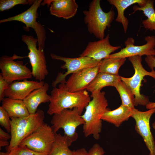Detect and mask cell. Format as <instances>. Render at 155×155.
Wrapping results in <instances>:
<instances>
[{
  "label": "cell",
  "mask_w": 155,
  "mask_h": 155,
  "mask_svg": "<svg viewBox=\"0 0 155 155\" xmlns=\"http://www.w3.org/2000/svg\"><path fill=\"white\" fill-rule=\"evenodd\" d=\"M50 103L47 111L50 115L59 113L66 109L77 108L81 115L84 110L90 101V97L87 90L71 92L65 84L60 83L58 88L54 87L51 92Z\"/></svg>",
  "instance_id": "cell-1"
},
{
  "label": "cell",
  "mask_w": 155,
  "mask_h": 155,
  "mask_svg": "<svg viewBox=\"0 0 155 155\" xmlns=\"http://www.w3.org/2000/svg\"><path fill=\"white\" fill-rule=\"evenodd\" d=\"M105 94V92L101 91L92 94L90 97L92 99L86 107L84 114L81 115L84 121L83 132L86 137L92 135L97 140L100 138L102 125V118L108 105Z\"/></svg>",
  "instance_id": "cell-2"
},
{
  "label": "cell",
  "mask_w": 155,
  "mask_h": 155,
  "mask_svg": "<svg viewBox=\"0 0 155 155\" xmlns=\"http://www.w3.org/2000/svg\"><path fill=\"white\" fill-rule=\"evenodd\" d=\"M43 111L38 109L34 114L22 118H10L11 137L7 152H10L18 147L21 142L37 129L44 122Z\"/></svg>",
  "instance_id": "cell-3"
},
{
  "label": "cell",
  "mask_w": 155,
  "mask_h": 155,
  "mask_svg": "<svg viewBox=\"0 0 155 155\" xmlns=\"http://www.w3.org/2000/svg\"><path fill=\"white\" fill-rule=\"evenodd\" d=\"M100 0H93L89 4L88 10L83 11L84 22L87 25L88 32L99 40L104 38L106 28H109L113 20L115 13L111 9L108 12L102 9Z\"/></svg>",
  "instance_id": "cell-4"
},
{
  "label": "cell",
  "mask_w": 155,
  "mask_h": 155,
  "mask_svg": "<svg viewBox=\"0 0 155 155\" xmlns=\"http://www.w3.org/2000/svg\"><path fill=\"white\" fill-rule=\"evenodd\" d=\"M51 127L54 133L62 129L66 135L72 143L77 140L78 134L77 128L83 125L84 121L77 108L66 109L53 115L51 119Z\"/></svg>",
  "instance_id": "cell-5"
},
{
  "label": "cell",
  "mask_w": 155,
  "mask_h": 155,
  "mask_svg": "<svg viewBox=\"0 0 155 155\" xmlns=\"http://www.w3.org/2000/svg\"><path fill=\"white\" fill-rule=\"evenodd\" d=\"M135 70L133 75L130 78L121 76V80L130 89L135 96V106H146L149 102L148 97L141 94L140 87L142 81L146 76H149L155 79V71H146L142 63V56L136 55L128 57Z\"/></svg>",
  "instance_id": "cell-6"
},
{
  "label": "cell",
  "mask_w": 155,
  "mask_h": 155,
  "mask_svg": "<svg viewBox=\"0 0 155 155\" xmlns=\"http://www.w3.org/2000/svg\"><path fill=\"white\" fill-rule=\"evenodd\" d=\"M42 1L34 0L31 6L24 11L16 15L1 20L0 23L17 21L22 22L25 25L26 30L32 28L35 31L37 35L38 49L44 50L46 38V30L43 25L36 21L37 10Z\"/></svg>",
  "instance_id": "cell-7"
},
{
  "label": "cell",
  "mask_w": 155,
  "mask_h": 155,
  "mask_svg": "<svg viewBox=\"0 0 155 155\" xmlns=\"http://www.w3.org/2000/svg\"><path fill=\"white\" fill-rule=\"evenodd\" d=\"M22 40L29 51L27 56L32 67V77L38 81H43L49 73L44 50L37 48L38 40L32 36L23 35Z\"/></svg>",
  "instance_id": "cell-8"
},
{
  "label": "cell",
  "mask_w": 155,
  "mask_h": 155,
  "mask_svg": "<svg viewBox=\"0 0 155 155\" xmlns=\"http://www.w3.org/2000/svg\"><path fill=\"white\" fill-rule=\"evenodd\" d=\"M14 54L12 56L3 55L0 58V73L8 83L30 79L32 77V71L22 61H15L16 59L23 58Z\"/></svg>",
  "instance_id": "cell-9"
},
{
  "label": "cell",
  "mask_w": 155,
  "mask_h": 155,
  "mask_svg": "<svg viewBox=\"0 0 155 155\" xmlns=\"http://www.w3.org/2000/svg\"><path fill=\"white\" fill-rule=\"evenodd\" d=\"M55 133L51 127L44 123L23 140L19 146H25L35 151L49 155L55 140Z\"/></svg>",
  "instance_id": "cell-10"
},
{
  "label": "cell",
  "mask_w": 155,
  "mask_h": 155,
  "mask_svg": "<svg viewBox=\"0 0 155 155\" xmlns=\"http://www.w3.org/2000/svg\"><path fill=\"white\" fill-rule=\"evenodd\" d=\"M50 56L53 59L63 61L64 63L61 66V67L67 69V71L64 73L62 72L58 73L55 79L52 83V86L53 88L56 87L59 84L65 83V78L69 74H72L84 69L99 66L101 61L87 57L71 58L60 56L53 53H51Z\"/></svg>",
  "instance_id": "cell-11"
},
{
  "label": "cell",
  "mask_w": 155,
  "mask_h": 155,
  "mask_svg": "<svg viewBox=\"0 0 155 155\" xmlns=\"http://www.w3.org/2000/svg\"><path fill=\"white\" fill-rule=\"evenodd\" d=\"M155 113V108L145 111L135 108L131 115L135 121V130L143 139L149 151V155H155V141L150 125V118Z\"/></svg>",
  "instance_id": "cell-12"
},
{
  "label": "cell",
  "mask_w": 155,
  "mask_h": 155,
  "mask_svg": "<svg viewBox=\"0 0 155 155\" xmlns=\"http://www.w3.org/2000/svg\"><path fill=\"white\" fill-rule=\"evenodd\" d=\"M145 39L146 42L145 44L137 46L134 45L133 38H128L125 42V47L117 53L111 54L108 57L126 58L136 55L155 56V36H147Z\"/></svg>",
  "instance_id": "cell-13"
},
{
  "label": "cell",
  "mask_w": 155,
  "mask_h": 155,
  "mask_svg": "<svg viewBox=\"0 0 155 155\" xmlns=\"http://www.w3.org/2000/svg\"><path fill=\"white\" fill-rule=\"evenodd\" d=\"M109 35L97 41L89 42L80 57H87L101 61L108 58L111 53L121 48L112 45L109 41Z\"/></svg>",
  "instance_id": "cell-14"
},
{
  "label": "cell",
  "mask_w": 155,
  "mask_h": 155,
  "mask_svg": "<svg viewBox=\"0 0 155 155\" xmlns=\"http://www.w3.org/2000/svg\"><path fill=\"white\" fill-rule=\"evenodd\" d=\"M99 65L84 69L72 74L65 83L71 92L86 89L99 72Z\"/></svg>",
  "instance_id": "cell-15"
},
{
  "label": "cell",
  "mask_w": 155,
  "mask_h": 155,
  "mask_svg": "<svg viewBox=\"0 0 155 155\" xmlns=\"http://www.w3.org/2000/svg\"><path fill=\"white\" fill-rule=\"evenodd\" d=\"M45 82L29 81H15L10 83L5 92V97L23 100L34 90L42 87Z\"/></svg>",
  "instance_id": "cell-16"
},
{
  "label": "cell",
  "mask_w": 155,
  "mask_h": 155,
  "mask_svg": "<svg viewBox=\"0 0 155 155\" xmlns=\"http://www.w3.org/2000/svg\"><path fill=\"white\" fill-rule=\"evenodd\" d=\"M41 4L50 5L51 14L67 20L75 15L78 7L75 0H45Z\"/></svg>",
  "instance_id": "cell-17"
},
{
  "label": "cell",
  "mask_w": 155,
  "mask_h": 155,
  "mask_svg": "<svg viewBox=\"0 0 155 155\" xmlns=\"http://www.w3.org/2000/svg\"><path fill=\"white\" fill-rule=\"evenodd\" d=\"M49 87L48 84L44 82L42 87L33 90L23 100L30 114H35L40 104L49 102L51 96L47 93Z\"/></svg>",
  "instance_id": "cell-18"
},
{
  "label": "cell",
  "mask_w": 155,
  "mask_h": 155,
  "mask_svg": "<svg viewBox=\"0 0 155 155\" xmlns=\"http://www.w3.org/2000/svg\"><path fill=\"white\" fill-rule=\"evenodd\" d=\"M1 106L10 118H22L30 115L23 100L6 97L1 101Z\"/></svg>",
  "instance_id": "cell-19"
},
{
  "label": "cell",
  "mask_w": 155,
  "mask_h": 155,
  "mask_svg": "<svg viewBox=\"0 0 155 155\" xmlns=\"http://www.w3.org/2000/svg\"><path fill=\"white\" fill-rule=\"evenodd\" d=\"M110 4L114 6L117 11L116 21L123 25L124 32H127L129 25V20L124 15L125 10L130 6L136 3L140 7L144 6L147 0H108Z\"/></svg>",
  "instance_id": "cell-20"
},
{
  "label": "cell",
  "mask_w": 155,
  "mask_h": 155,
  "mask_svg": "<svg viewBox=\"0 0 155 155\" xmlns=\"http://www.w3.org/2000/svg\"><path fill=\"white\" fill-rule=\"evenodd\" d=\"M121 80V76L110 74L98 72L88 86L86 90L91 93L100 91L103 88L107 86L115 87L117 83Z\"/></svg>",
  "instance_id": "cell-21"
},
{
  "label": "cell",
  "mask_w": 155,
  "mask_h": 155,
  "mask_svg": "<svg viewBox=\"0 0 155 155\" xmlns=\"http://www.w3.org/2000/svg\"><path fill=\"white\" fill-rule=\"evenodd\" d=\"M132 111L122 104L113 110L108 108L102 119L119 127L123 122L128 120L131 117Z\"/></svg>",
  "instance_id": "cell-22"
},
{
  "label": "cell",
  "mask_w": 155,
  "mask_h": 155,
  "mask_svg": "<svg viewBox=\"0 0 155 155\" xmlns=\"http://www.w3.org/2000/svg\"><path fill=\"white\" fill-rule=\"evenodd\" d=\"M154 3V0H147L145 5L142 7L135 5L133 7L134 11L131 14L137 11H143L147 17L146 19L142 22L144 27L147 30L154 31L155 32V11Z\"/></svg>",
  "instance_id": "cell-23"
},
{
  "label": "cell",
  "mask_w": 155,
  "mask_h": 155,
  "mask_svg": "<svg viewBox=\"0 0 155 155\" xmlns=\"http://www.w3.org/2000/svg\"><path fill=\"white\" fill-rule=\"evenodd\" d=\"M55 140L51 151L48 155H71L73 151L69 148L72 144L65 135L55 133Z\"/></svg>",
  "instance_id": "cell-24"
},
{
  "label": "cell",
  "mask_w": 155,
  "mask_h": 155,
  "mask_svg": "<svg viewBox=\"0 0 155 155\" xmlns=\"http://www.w3.org/2000/svg\"><path fill=\"white\" fill-rule=\"evenodd\" d=\"M126 58L119 57H108L102 59L99 65V72L119 75V71L123 65Z\"/></svg>",
  "instance_id": "cell-25"
},
{
  "label": "cell",
  "mask_w": 155,
  "mask_h": 155,
  "mask_svg": "<svg viewBox=\"0 0 155 155\" xmlns=\"http://www.w3.org/2000/svg\"><path fill=\"white\" fill-rule=\"evenodd\" d=\"M115 87L118 92L121 99V104L133 110L135 108V96L130 89L121 80Z\"/></svg>",
  "instance_id": "cell-26"
},
{
  "label": "cell",
  "mask_w": 155,
  "mask_h": 155,
  "mask_svg": "<svg viewBox=\"0 0 155 155\" xmlns=\"http://www.w3.org/2000/svg\"><path fill=\"white\" fill-rule=\"evenodd\" d=\"M34 0H0V11L10 9L18 5H32Z\"/></svg>",
  "instance_id": "cell-27"
},
{
  "label": "cell",
  "mask_w": 155,
  "mask_h": 155,
  "mask_svg": "<svg viewBox=\"0 0 155 155\" xmlns=\"http://www.w3.org/2000/svg\"><path fill=\"white\" fill-rule=\"evenodd\" d=\"M7 112L1 106H0V125L8 133L11 130V119Z\"/></svg>",
  "instance_id": "cell-28"
},
{
  "label": "cell",
  "mask_w": 155,
  "mask_h": 155,
  "mask_svg": "<svg viewBox=\"0 0 155 155\" xmlns=\"http://www.w3.org/2000/svg\"><path fill=\"white\" fill-rule=\"evenodd\" d=\"M10 152L14 155H48L35 151L26 146H19Z\"/></svg>",
  "instance_id": "cell-29"
},
{
  "label": "cell",
  "mask_w": 155,
  "mask_h": 155,
  "mask_svg": "<svg viewBox=\"0 0 155 155\" xmlns=\"http://www.w3.org/2000/svg\"><path fill=\"white\" fill-rule=\"evenodd\" d=\"M105 153L103 148L99 144L96 143L89 150L87 155H103Z\"/></svg>",
  "instance_id": "cell-30"
},
{
  "label": "cell",
  "mask_w": 155,
  "mask_h": 155,
  "mask_svg": "<svg viewBox=\"0 0 155 155\" xmlns=\"http://www.w3.org/2000/svg\"><path fill=\"white\" fill-rule=\"evenodd\" d=\"M9 83L7 82L0 74V101L5 98V92Z\"/></svg>",
  "instance_id": "cell-31"
},
{
  "label": "cell",
  "mask_w": 155,
  "mask_h": 155,
  "mask_svg": "<svg viewBox=\"0 0 155 155\" xmlns=\"http://www.w3.org/2000/svg\"><path fill=\"white\" fill-rule=\"evenodd\" d=\"M145 61L151 70L155 68V56H147L145 58Z\"/></svg>",
  "instance_id": "cell-32"
},
{
  "label": "cell",
  "mask_w": 155,
  "mask_h": 155,
  "mask_svg": "<svg viewBox=\"0 0 155 155\" xmlns=\"http://www.w3.org/2000/svg\"><path fill=\"white\" fill-rule=\"evenodd\" d=\"M11 135L6 132L2 129L0 128V141H7L11 139Z\"/></svg>",
  "instance_id": "cell-33"
},
{
  "label": "cell",
  "mask_w": 155,
  "mask_h": 155,
  "mask_svg": "<svg viewBox=\"0 0 155 155\" xmlns=\"http://www.w3.org/2000/svg\"><path fill=\"white\" fill-rule=\"evenodd\" d=\"M88 152L84 148L73 151L71 155H87Z\"/></svg>",
  "instance_id": "cell-34"
},
{
  "label": "cell",
  "mask_w": 155,
  "mask_h": 155,
  "mask_svg": "<svg viewBox=\"0 0 155 155\" xmlns=\"http://www.w3.org/2000/svg\"><path fill=\"white\" fill-rule=\"evenodd\" d=\"M147 109H150L155 108V102H149L146 106Z\"/></svg>",
  "instance_id": "cell-35"
},
{
  "label": "cell",
  "mask_w": 155,
  "mask_h": 155,
  "mask_svg": "<svg viewBox=\"0 0 155 155\" xmlns=\"http://www.w3.org/2000/svg\"><path fill=\"white\" fill-rule=\"evenodd\" d=\"M9 144V142L7 141H0V147L4 146H8Z\"/></svg>",
  "instance_id": "cell-36"
},
{
  "label": "cell",
  "mask_w": 155,
  "mask_h": 155,
  "mask_svg": "<svg viewBox=\"0 0 155 155\" xmlns=\"http://www.w3.org/2000/svg\"><path fill=\"white\" fill-rule=\"evenodd\" d=\"M0 155H14L11 152H0Z\"/></svg>",
  "instance_id": "cell-37"
},
{
  "label": "cell",
  "mask_w": 155,
  "mask_h": 155,
  "mask_svg": "<svg viewBox=\"0 0 155 155\" xmlns=\"http://www.w3.org/2000/svg\"><path fill=\"white\" fill-rule=\"evenodd\" d=\"M152 125L153 128L155 130V121L152 123Z\"/></svg>",
  "instance_id": "cell-38"
}]
</instances>
